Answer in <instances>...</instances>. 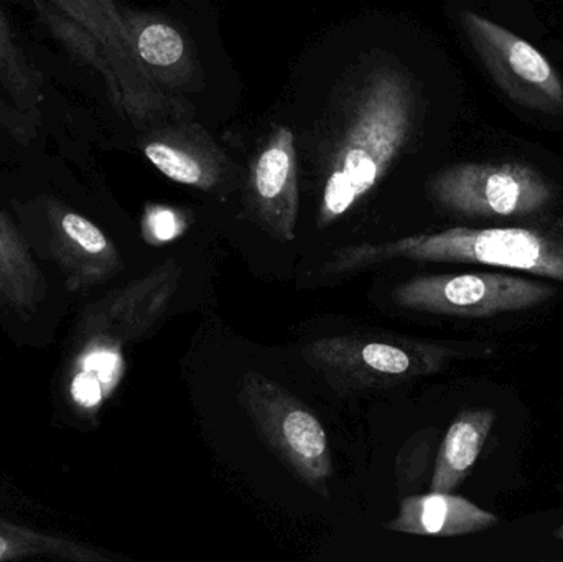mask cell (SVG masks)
I'll list each match as a JSON object with an SVG mask.
<instances>
[{"label":"cell","instance_id":"obj_18","mask_svg":"<svg viewBox=\"0 0 563 562\" xmlns=\"http://www.w3.org/2000/svg\"><path fill=\"white\" fill-rule=\"evenodd\" d=\"M554 538H558V540L563 541V524L561 527L558 528V530L554 531Z\"/></svg>","mask_w":563,"mask_h":562},{"label":"cell","instance_id":"obj_9","mask_svg":"<svg viewBox=\"0 0 563 562\" xmlns=\"http://www.w3.org/2000/svg\"><path fill=\"white\" fill-rule=\"evenodd\" d=\"M250 198L257 221L271 236L282 243L295 240L300 207L297 145L287 125H279L254 157Z\"/></svg>","mask_w":563,"mask_h":562},{"label":"cell","instance_id":"obj_15","mask_svg":"<svg viewBox=\"0 0 563 562\" xmlns=\"http://www.w3.org/2000/svg\"><path fill=\"white\" fill-rule=\"evenodd\" d=\"M134 53L142 65L165 79L170 88L190 86L195 76L194 53L180 30L164 20H145L132 36Z\"/></svg>","mask_w":563,"mask_h":562},{"label":"cell","instance_id":"obj_4","mask_svg":"<svg viewBox=\"0 0 563 562\" xmlns=\"http://www.w3.org/2000/svg\"><path fill=\"white\" fill-rule=\"evenodd\" d=\"M301 356L336 392H366L439 372L449 350L406 339L344 335L308 343Z\"/></svg>","mask_w":563,"mask_h":562},{"label":"cell","instance_id":"obj_11","mask_svg":"<svg viewBox=\"0 0 563 562\" xmlns=\"http://www.w3.org/2000/svg\"><path fill=\"white\" fill-rule=\"evenodd\" d=\"M52 251L73 293L106 283L122 267V257L114 244L95 223L78 213L59 218Z\"/></svg>","mask_w":563,"mask_h":562},{"label":"cell","instance_id":"obj_8","mask_svg":"<svg viewBox=\"0 0 563 562\" xmlns=\"http://www.w3.org/2000/svg\"><path fill=\"white\" fill-rule=\"evenodd\" d=\"M180 279V264L170 257L125 289L106 297L88 310L81 323L86 346L98 349V356L104 362L106 359L111 360V353L119 352L125 343L147 335L167 312Z\"/></svg>","mask_w":563,"mask_h":562},{"label":"cell","instance_id":"obj_13","mask_svg":"<svg viewBox=\"0 0 563 562\" xmlns=\"http://www.w3.org/2000/svg\"><path fill=\"white\" fill-rule=\"evenodd\" d=\"M495 421L492 409H468L459 415L440 445L430 492L450 494L465 481L475 467Z\"/></svg>","mask_w":563,"mask_h":562},{"label":"cell","instance_id":"obj_6","mask_svg":"<svg viewBox=\"0 0 563 562\" xmlns=\"http://www.w3.org/2000/svg\"><path fill=\"white\" fill-rule=\"evenodd\" d=\"M555 296L551 284L501 273L420 276L393 290L394 302L402 309L473 319L534 309Z\"/></svg>","mask_w":563,"mask_h":562},{"label":"cell","instance_id":"obj_17","mask_svg":"<svg viewBox=\"0 0 563 562\" xmlns=\"http://www.w3.org/2000/svg\"><path fill=\"white\" fill-rule=\"evenodd\" d=\"M190 228V217L180 208L167 207V205H151L145 210L142 231L145 241L154 246L172 243L177 238L184 236Z\"/></svg>","mask_w":563,"mask_h":562},{"label":"cell","instance_id":"obj_16","mask_svg":"<svg viewBox=\"0 0 563 562\" xmlns=\"http://www.w3.org/2000/svg\"><path fill=\"white\" fill-rule=\"evenodd\" d=\"M23 560L102 562L109 558L85 544L0 520V562Z\"/></svg>","mask_w":563,"mask_h":562},{"label":"cell","instance_id":"obj_2","mask_svg":"<svg viewBox=\"0 0 563 562\" xmlns=\"http://www.w3.org/2000/svg\"><path fill=\"white\" fill-rule=\"evenodd\" d=\"M393 260L485 264L563 283V218L532 227H460L390 243L357 244L338 251L324 273H353Z\"/></svg>","mask_w":563,"mask_h":562},{"label":"cell","instance_id":"obj_1","mask_svg":"<svg viewBox=\"0 0 563 562\" xmlns=\"http://www.w3.org/2000/svg\"><path fill=\"white\" fill-rule=\"evenodd\" d=\"M416 108L402 69L380 66L363 79L324 168L318 228L340 220L386 177L409 142Z\"/></svg>","mask_w":563,"mask_h":562},{"label":"cell","instance_id":"obj_14","mask_svg":"<svg viewBox=\"0 0 563 562\" xmlns=\"http://www.w3.org/2000/svg\"><path fill=\"white\" fill-rule=\"evenodd\" d=\"M46 280L25 241L0 218V307L30 317L42 306Z\"/></svg>","mask_w":563,"mask_h":562},{"label":"cell","instance_id":"obj_12","mask_svg":"<svg viewBox=\"0 0 563 562\" xmlns=\"http://www.w3.org/2000/svg\"><path fill=\"white\" fill-rule=\"evenodd\" d=\"M498 525V517L459 495L429 492L404 498L399 514L384 528L413 537L456 538Z\"/></svg>","mask_w":563,"mask_h":562},{"label":"cell","instance_id":"obj_3","mask_svg":"<svg viewBox=\"0 0 563 562\" xmlns=\"http://www.w3.org/2000/svg\"><path fill=\"white\" fill-rule=\"evenodd\" d=\"M238 398L267 448L305 485L328 498L333 458L327 432L311 409L260 372L244 373Z\"/></svg>","mask_w":563,"mask_h":562},{"label":"cell","instance_id":"obj_5","mask_svg":"<svg viewBox=\"0 0 563 562\" xmlns=\"http://www.w3.org/2000/svg\"><path fill=\"white\" fill-rule=\"evenodd\" d=\"M429 195L443 210L463 217H529L555 197L551 181L522 162H465L437 172Z\"/></svg>","mask_w":563,"mask_h":562},{"label":"cell","instance_id":"obj_7","mask_svg":"<svg viewBox=\"0 0 563 562\" xmlns=\"http://www.w3.org/2000/svg\"><path fill=\"white\" fill-rule=\"evenodd\" d=\"M460 22L483 65L512 101L545 114L563 112L561 75L536 46L472 10H463Z\"/></svg>","mask_w":563,"mask_h":562},{"label":"cell","instance_id":"obj_10","mask_svg":"<svg viewBox=\"0 0 563 562\" xmlns=\"http://www.w3.org/2000/svg\"><path fill=\"white\" fill-rule=\"evenodd\" d=\"M147 161L175 184L213 191L227 180L230 164L200 125L172 124L144 145Z\"/></svg>","mask_w":563,"mask_h":562}]
</instances>
